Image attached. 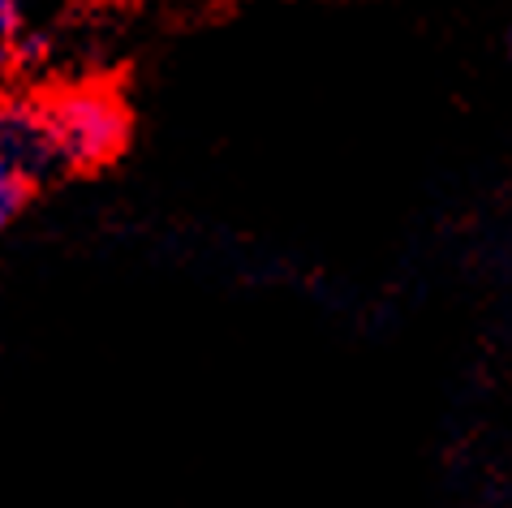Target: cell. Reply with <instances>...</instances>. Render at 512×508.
<instances>
[{
	"label": "cell",
	"mask_w": 512,
	"mask_h": 508,
	"mask_svg": "<svg viewBox=\"0 0 512 508\" xmlns=\"http://www.w3.org/2000/svg\"><path fill=\"white\" fill-rule=\"evenodd\" d=\"M48 112H52V130H56V143H61L65 164L99 168L117 160L125 143H130V112H125L117 95L99 87L61 91L56 100H48Z\"/></svg>",
	"instance_id": "cell-1"
},
{
	"label": "cell",
	"mask_w": 512,
	"mask_h": 508,
	"mask_svg": "<svg viewBox=\"0 0 512 508\" xmlns=\"http://www.w3.org/2000/svg\"><path fill=\"white\" fill-rule=\"evenodd\" d=\"M26 199H31V177L18 173L9 160H0V229H9L22 216Z\"/></svg>",
	"instance_id": "cell-3"
},
{
	"label": "cell",
	"mask_w": 512,
	"mask_h": 508,
	"mask_svg": "<svg viewBox=\"0 0 512 508\" xmlns=\"http://www.w3.org/2000/svg\"><path fill=\"white\" fill-rule=\"evenodd\" d=\"M508 56H512V35H508Z\"/></svg>",
	"instance_id": "cell-6"
},
{
	"label": "cell",
	"mask_w": 512,
	"mask_h": 508,
	"mask_svg": "<svg viewBox=\"0 0 512 508\" xmlns=\"http://www.w3.org/2000/svg\"><path fill=\"white\" fill-rule=\"evenodd\" d=\"M0 160H9L18 173H26L31 181L48 177L52 168L65 164L61 143H56V130H52L48 104H35V100L0 104Z\"/></svg>",
	"instance_id": "cell-2"
},
{
	"label": "cell",
	"mask_w": 512,
	"mask_h": 508,
	"mask_svg": "<svg viewBox=\"0 0 512 508\" xmlns=\"http://www.w3.org/2000/svg\"><path fill=\"white\" fill-rule=\"evenodd\" d=\"M18 26H22L18 0H0V44H5V39H13V35H18Z\"/></svg>",
	"instance_id": "cell-4"
},
{
	"label": "cell",
	"mask_w": 512,
	"mask_h": 508,
	"mask_svg": "<svg viewBox=\"0 0 512 508\" xmlns=\"http://www.w3.org/2000/svg\"><path fill=\"white\" fill-rule=\"evenodd\" d=\"M5 65H9V56H5V44H0V87H5Z\"/></svg>",
	"instance_id": "cell-5"
}]
</instances>
